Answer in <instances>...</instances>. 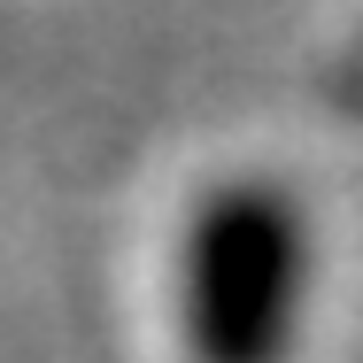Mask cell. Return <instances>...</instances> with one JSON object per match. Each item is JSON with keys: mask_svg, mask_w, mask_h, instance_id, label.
I'll use <instances>...</instances> for the list:
<instances>
[{"mask_svg": "<svg viewBox=\"0 0 363 363\" xmlns=\"http://www.w3.org/2000/svg\"><path fill=\"white\" fill-rule=\"evenodd\" d=\"M333 101H340L348 116H363V31L340 47V62H333Z\"/></svg>", "mask_w": 363, "mask_h": 363, "instance_id": "2", "label": "cell"}, {"mask_svg": "<svg viewBox=\"0 0 363 363\" xmlns=\"http://www.w3.org/2000/svg\"><path fill=\"white\" fill-rule=\"evenodd\" d=\"M317 240L279 178H217L170 247V325L186 363H294Z\"/></svg>", "mask_w": 363, "mask_h": 363, "instance_id": "1", "label": "cell"}]
</instances>
